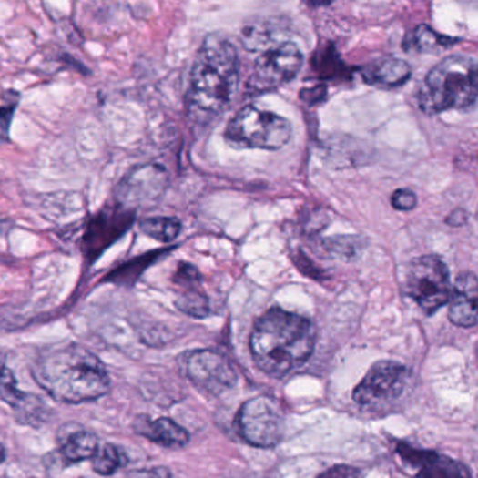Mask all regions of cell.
I'll use <instances>...</instances> for the list:
<instances>
[{
    "label": "cell",
    "instance_id": "obj_1",
    "mask_svg": "<svg viewBox=\"0 0 478 478\" xmlns=\"http://www.w3.org/2000/svg\"><path fill=\"white\" fill-rule=\"evenodd\" d=\"M240 62L236 46L220 34H210L197 52L187 92L192 121L207 126L225 114L238 93Z\"/></svg>",
    "mask_w": 478,
    "mask_h": 478
},
{
    "label": "cell",
    "instance_id": "obj_2",
    "mask_svg": "<svg viewBox=\"0 0 478 478\" xmlns=\"http://www.w3.org/2000/svg\"><path fill=\"white\" fill-rule=\"evenodd\" d=\"M33 378L52 399L66 404L95 402L111 389L106 365L79 344L44 351L34 362Z\"/></svg>",
    "mask_w": 478,
    "mask_h": 478
},
{
    "label": "cell",
    "instance_id": "obj_3",
    "mask_svg": "<svg viewBox=\"0 0 478 478\" xmlns=\"http://www.w3.org/2000/svg\"><path fill=\"white\" fill-rule=\"evenodd\" d=\"M250 350L259 371L282 378L302 366L313 353L311 321L280 308L270 309L254 324Z\"/></svg>",
    "mask_w": 478,
    "mask_h": 478
},
{
    "label": "cell",
    "instance_id": "obj_4",
    "mask_svg": "<svg viewBox=\"0 0 478 478\" xmlns=\"http://www.w3.org/2000/svg\"><path fill=\"white\" fill-rule=\"evenodd\" d=\"M477 64L466 56L442 59L418 88V106L427 114L469 110L477 100Z\"/></svg>",
    "mask_w": 478,
    "mask_h": 478
},
{
    "label": "cell",
    "instance_id": "obj_5",
    "mask_svg": "<svg viewBox=\"0 0 478 478\" xmlns=\"http://www.w3.org/2000/svg\"><path fill=\"white\" fill-rule=\"evenodd\" d=\"M292 126L287 118L254 106L241 108L228 124L225 137L233 147L278 150L290 142Z\"/></svg>",
    "mask_w": 478,
    "mask_h": 478
},
{
    "label": "cell",
    "instance_id": "obj_6",
    "mask_svg": "<svg viewBox=\"0 0 478 478\" xmlns=\"http://www.w3.org/2000/svg\"><path fill=\"white\" fill-rule=\"evenodd\" d=\"M402 290L423 313H436L451 299V275L448 267L436 256L415 259L405 270Z\"/></svg>",
    "mask_w": 478,
    "mask_h": 478
},
{
    "label": "cell",
    "instance_id": "obj_7",
    "mask_svg": "<svg viewBox=\"0 0 478 478\" xmlns=\"http://www.w3.org/2000/svg\"><path fill=\"white\" fill-rule=\"evenodd\" d=\"M241 438L257 448H274L285 435V415L271 397L247 400L236 417Z\"/></svg>",
    "mask_w": 478,
    "mask_h": 478
},
{
    "label": "cell",
    "instance_id": "obj_8",
    "mask_svg": "<svg viewBox=\"0 0 478 478\" xmlns=\"http://www.w3.org/2000/svg\"><path fill=\"white\" fill-rule=\"evenodd\" d=\"M303 66V54L293 43H283L264 52L256 64L249 86L256 92H271L292 82Z\"/></svg>",
    "mask_w": 478,
    "mask_h": 478
},
{
    "label": "cell",
    "instance_id": "obj_9",
    "mask_svg": "<svg viewBox=\"0 0 478 478\" xmlns=\"http://www.w3.org/2000/svg\"><path fill=\"white\" fill-rule=\"evenodd\" d=\"M410 371L396 361H379L369 369L365 378L355 387L353 402L363 407H376L396 400L404 392Z\"/></svg>",
    "mask_w": 478,
    "mask_h": 478
},
{
    "label": "cell",
    "instance_id": "obj_10",
    "mask_svg": "<svg viewBox=\"0 0 478 478\" xmlns=\"http://www.w3.org/2000/svg\"><path fill=\"white\" fill-rule=\"evenodd\" d=\"M187 378L201 391L220 396L238 383V373L223 353L199 350L188 353L184 362Z\"/></svg>",
    "mask_w": 478,
    "mask_h": 478
},
{
    "label": "cell",
    "instance_id": "obj_11",
    "mask_svg": "<svg viewBox=\"0 0 478 478\" xmlns=\"http://www.w3.org/2000/svg\"><path fill=\"white\" fill-rule=\"evenodd\" d=\"M168 183V171L162 166H140L124 177L117 187V204L134 210L135 207H145L150 202L158 201L165 194Z\"/></svg>",
    "mask_w": 478,
    "mask_h": 478
},
{
    "label": "cell",
    "instance_id": "obj_12",
    "mask_svg": "<svg viewBox=\"0 0 478 478\" xmlns=\"http://www.w3.org/2000/svg\"><path fill=\"white\" fill-rule=\"evenodd\" d=\"M135 220L134 210L126 209L121 205L110 210H101L92 218L85 235H83V250L88 261L95 262L107 247L131 228Z\"/></svg>",
    "mask_w": 478,
    "mask_h": 478
},
{
    "label": "cell",
    "instance_id": "obj_13",
    "mask_svg": "<svg viewBox=\"0 0 478 478\" xmlns=\"http://www.w3.org/2000/svg\"><path fill=\"white\" fill-rule=\"evenodd\" d=\"M396 453L402 464L414 472L412 478H472V473L463 463L438 452L397 442Z\"/></svg>",
    "mask_w": 478,
    "mask_h": 478
},
{
    "label": "cell",
    "instance_id": "obj_14",
    "mask_svg": "<svg viewBox=\"0 0 478 478\" xmlns=\"http://www.w3.org/2000/svg\"><path fill=\"white\" fill-rule=\"evenodd\" d=\"M477 295L475 275L473 272L460 274L449 299V320L454 326L470 329L477 324Z\"/></svg>",
    "mask_w": 478,
    "mask_h": 478
},
{
    "label": "cell",
    "instance_id": "obj_15",
    "mask_svg": "<svg viewBox=\"0 0 478 478\" xmlns=\"http://www.w3.org/2000/svg\"><path fill=\"white\" fill-rule=\"evenodd\" d=\"M56 439L59 442V453L66 463H79L92 459L100 445L95 432L85 430L76 422L62 425Z\"/></svg>",
    "mask_w": 478,
    "mask_h": 478
},
{
    "label": "cell",
    "instance_id": "obj_16",
    "mask_svg": "<svg viewBox=\"0 0 478 478\" xmlns=\"http://www.w3.org/2000/svg\"><path fill=\"white\" fill-rule=\"evenodd\" d=\"M134 430L137 435L165 448H183L189 442V433L170 418H153L139 415L135 418Z\"/></svg>",
    "mask_w": 478,
    "mask_h": 478
},
{
    "label": "cell",
    "instance_id": "obj_17",
    "mask_svg": "<svg viewBox=\"0 0 478 478\" xmlns=\"http://www.w3.org/2000/svg\"><path fill=\"white\" fill-rule=\"evenodd\" d=\"M412 76V67L402 59L384 56L362 69L366 83L378 87L393 88L404 85Z\"/></svg>",
    "mask_w": 478,
    "mask_h": 478
},
{
    "label": "cell",
    "instance_id": "obj_18",
    "mask_svg": "<svg viewBox=\"0 0 478 478\" xmlns=\"http://www.w3.org/2000/svg\"><path fill=\"white\" fill-rule=\"evenodd\" d=\"M457 43V38L445 37L427 25H420L407 34L402 48L407 52H422V54H432L441 49L451 48Z\"/></svg>",
    "mask_w": 478,
    "mask_h": 478
},
{
    "label": "cell",
    "instance_id": "obj_19",
    "mask_svg": "<svg viewBox=\"0 0 478 478\" xmlns=\"http://www.w3.org/2000/svg\"><path fill=\"white\" fill-rule=\"evenodd\" d=\"M90 460H92L93 470L104 477L116 474L118 470L128 464V456H127L126 452L114 443L98 445L95 456Z\"/></svg>",
    "mask_w": 478,
    "mask_h": 478
},
{
    "label": "cell",
    "instance_id": "obj_20",
    "mask_svg": "<svg viewBox=\"0 0 478 478\" xmlns=\"http://www.w3.org/2000/svg\"><path fill=\"white\" fill-rule=\"evenodd\" d=\"M199 287L201 283L183 287L176 299V308L194 319H205L210 313L209 299Z\"/></svg>",
    "mask_w": 478,
    "mask_h": 478
},
{
    "label": "cell",
    "instance_id": "obj_21",
    "mask_svg": "<svg viewBox=\"0 0 478 478\" xmlns=\"http://www.w3.org/2000/svg\"><path fill=\"white\" fill-rule=\"evenodd\" d=\"M180 220L173 217H153L142 219L139 222L140 232L160 241V243H171L180 235Z\"/></svg>",
    "mask_w": 478,
    "mask_h": 478
},
{
    "label": "cell",
    "instance_id": "obj_22",
    "mask_svg": "<svg viewBox=\"0 0 478 478\" xmlns=\"http://www.w3.org/2000/svg\"><path fill=\"white\" fill-rule=\"evenodd\" d=\"M30 394L20 391L15 373L6 366H0V399L17 412L27 402Z\"/></svg>",
    "mask_w": 478,
    "mask_h": 478
},
{
    "label": "cell",
    "instance_id": "obj_23",
    "mask_svg": "<svg viewBox=\"0 0 478 478\" xmlns=\"http://www.w3.org/2000/svg\"><path fill=\"white\" fill-rule=\"evenodd\" d=\"M150 257H139L134 261L127 262V264L122 265L119 269H117L116 271L111 272L108 275L107 280H113L116 283H122V285H128V283H134L137 280L142 271H144L145 267L149 264Z\"/></svg>",
    "mask_w": 478,
    "mask_h": 478
},
{
    "label": "cell",
    "instance_id": "obj_24",
    "mask_svg": "<svg viewBox=\"0 0 478 478\" xmlns=\"http://www.w3.org/2000/svg\"><path fill=\"white\" fill-rule=\"evenodd\" d=\"M20 95L15 90H9L2 95L0 101V132L9 134L10 124L15 117V108L19 106Z\"/></svg>",
    "mask_w": 478,
    "mask_h": 478
},
{
    "label": "cell",
    "instance_id": "obj_25",
    "mask_svg": "<svg viewBox=\"0 0 478 478\" xmlns=\"http://www.w3.org/2000/svg\"><path fill=\"white\" fill-rule=\"evenodd\" d=\"M202 278L198 270L194 265L188 262H180L176 274L173 277V282L177 287H188V285H198L201 283Z\"/></svg>",
    "mask_w": 478,
    "mask_h": 478
},
{
    "label": "cell",
    "instance_id": "obj_26",
    "mask_svg": "<svg viewBox=\"0 0 478 478\" xmlns=\"http://www.w3.org/2000/svg\"><path fill=\"white\" fill-rule=\"evenodd\" d=\"M392 205H393L394 209L409 212L417 207V196L412 189H396L392 196Z\"/></svg>",
    "mask_w": 478,
    "mask_h": 478
},
{
    "label": "cell",
    "instance_id": "obj_27",
    "mask_svg": "<svg viewBox=\"0 0 478 478\" xmlns=\"http://www.w3.org/2000/svg\"><path fill=\"white\" fill-rule=\"evenodd\" d=\"M317 478H362L360 470L347 464H339L324 472Z\"/></svg>",
    "mask_w": 478,
    "mask_h": 478
},
{
    "label": "cell",
    "instance_id": "obj_28",
    "mask_svg": "<svg viewBox=\"0 0 478 478\" xmlns=\"http://www.w3.org/2000/svg\"><path fill=\"white\" fill-rule=\"evenodd\" d=\"M126 478H171L168 467H152V469L134 470Z\"/></svg>",
    "mask_w": 478,
    "mask_h": 478
},
{
    "label": "cell",
    "instance_id": "obj_29",
    "mask_svg": "<svg viewBox=\"0 0 478 478\" xmlns=\"http://www.w3.org/2000/svg\"><path fill=\"white\" fill-rule=\"evenodd\" d=\"M467 214L466 210L457 209L454 212H452L451 217L446 219V222L451 226H462L466 223Z\"/></svg>",
    "mask_w": 478,
    "mask_h": 478
},
{
    "label": "cell",
    "instance_id": "obj_30",
    "mask_svg": "<svg viewBox=\"0 0 478 478\" xmlns=\"http://www.w3.org/2000/svg\"><path fill=\"white\" fill-rule=\"evenodd\" d=\"M5 460H6V449H5L2 442H0V464L4 463Z\"/></svg>",
    "mask_w": 478,
    "mask_h": 478
}]
</instances>
